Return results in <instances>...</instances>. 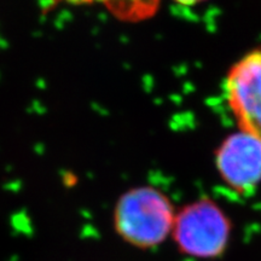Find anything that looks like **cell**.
<instances>
[{"label": "cell", "instance_id": "1", "mask_svg": "<svg viewBox=\"0 0 261 261\" xmlns=\"http://www.w3.org/2000/svg\"><path fill=\"white\" fill-rule=\"evenodd\" d=\"M175 214L172 202L158 189H130L116 202L114 230L130 247L140 250L154 249L172 236Z\"/></svg>", "mask_w": 261, "mask_h": 261}, {"label": "cell", "instance_id": "2", "mask_svg": "<svg viewBox=\"0 0 261 261\" xmlns=\"http://www.w3.org/2000/svg\"><path fill=\"white\" fill-rule=\"evenodd\" d=\"M231 233L232 224L219 205L200 200L177 212L172 237L181 255L210 261L226 253Z\"/></svg>", "mask_w": 261, "mask_h": 261}, {"label": "cell", "instance_id": "3", "mask_svg": "<svg viewBox=\"0 0 261 261\" xmlns=\"http://www.w3.org/2000/svg\"><path fill=\"white\" fill-rule=\"evenodd\" d=\"M225 93L241 130L261 142V47L249 51L231 67Z\"/></svg>", "mask_w": 261, "mask_h": 261}, {"label": "cell", "instance_id": "4", "mask_svg": "<svg viewBox=\"0 0 261 261\" xmlns=\"http://www.w3.org/2000/svg\"><path fill=\"white\" fill-rule=\"evenodd\" d=\"M217 168L232 190L250 194L261 182V142L244 130L228 136L217 151Z\"/></svg>", "mask_w": 261, "mask_h": 261}, {"label": "cell", "instance_id": "5", "mask_svg": "<svg viewBox=\"0 0 261 261\" xmlns=\"http://www.w3.org/2000/svg\"><path fill=\"white\" fill-rule=\"evenodd\" d=\"M74 5L103 4L113 10L117 16L126 18H143L151 15L159 0H56Z\"/></svg>", "mask_w": 261, "mask_h": 261}, {"label": "cell", "instance_id": "6", "mask_svg": "<svg viewBox=\"0 0 261 261\" xmlns=\"http://www.w3.org/2000/svg\"><path fill=\"white\" fill-rule=\"evenodd\" d=\"M174 2H177L178 4L190 6V5L200 4V3H202V2H205V0H174Z\"/></svg>", "mask_w": 261, "mask_h": 261}]
</instances>
